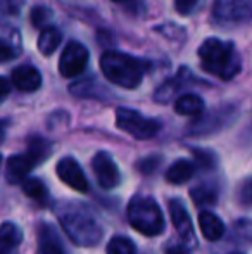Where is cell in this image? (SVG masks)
<instances>
[{"instance_id": "cell-1", "label": "cell", "mask_w": 252, "mask_h": 254, "mask_svg": "<svg viewBox=\"0 0 252 254\" xmlns=\"http://www.w3.org/2000/svg\"><path fill=\"white\" fill-rule=\"evenodd\" d=\"M57 218L67 237L81 248H94L104 235V228L101 227L95 214L83 204H61L57 207Z\"/></svg>"}, {"instance_id": "cell-2", "label": "cell", "mask_w": 252, "mask_h": 254, "mask_svg": "<svg viewBox=\"0 0 252 254\" xmlns=\"http://www.w3.org/2000/svg\"><path fill=\"white\" fill-rule=\"evenodd\" d=\"M197 54L202 69L221 80H232L242 69V59L232 42L219 40L216 37L205 38Z\"/></svg>"}, {"instance_id": "cell-3", "label": "cell", "mask_w": 252, "mask_h": 254, "mask_svg": "<svg viewBox=\"0 0 252 254\" xmlns=\"http://www.w3.org/2000/svg\"><path fill=\"white\" fill-rule=\"evenodd\" d=\"M101 69L111 83L133 90V88L140 87L142 78L147 69V63L130 56V54L107 51L101 57Z\"/></svg>"}, {"instance_id": "cell-4", "label": "cell", "mask_w": 252, "mask_h": 254, "mask_svg": "<svg viewBox=\"0 0 252 254\" xmlns=\"http://www.w3.org/2000/svg\"><path fill=\"white\" fill-rule=\"evenodd\" d=\"M128 221L130 225L145 237H155L164 232V216L154 201L149 195H135L128 204Z\"/></svg>"}, {"instance_id": "cell-5", "label": "cell", "mask_w": 252, "mask_h": 254, "mask_svg": "<svg viewBox=\"0 0 252 254\" xmlns=\"http://www.w3.org/2000/svg\"><path fill=\"white\" fill-rule=\"evenodd\" d=\"M116 125L119 130L130 133L133 138L138 140H149L155 137L161 130V125L152 118H145L140 113L128 107H118L116 109Z\"/></svg>"}, {"instance_id": "cell-6", "label": "cell", "mask_w": 252, "mask_h": 254, "mask_svg": "<svg viewBox=\"0 0 252 254\" xmlns=\"http://www.w3.org/2000/svg\"><path fill=\"white\" fill-rule=\"evenodd\" d=\"M88 59L90 56H88L85 45L78 44V42H69L59 57V73L67 80L80 76L87 67Z\"/></svg>"}, {"instance_id": "cell-7", "label": "cell", "mask_w": 252, "mask_h": 254, "mask_svg": "<svg viewBox=\"0 0 252 254\" xmlns=\"http://www.w3.org/2000/svg\"><path fill=\"white\" fill-rule=\"evenodd\" d=\"M92 166H94V173L102 189L109 190V189H114L119 185L121 175H119L118 164L114 163V159H112V156L109 152H99L92 161Z\"/></svg>"}, {"instance_id": "cell-8", "label": "cell", "mask_w": 252, "mask_h": 254, "mask_svg": "<svg viewBox=\"0 0 252 254\" xmlns=\"http://www.w3.org/2000/svg\"><path fill=\"white\" fill-rule=\"evenodd\" d=\"M252 14V0H216L212 16L225 23H237Z\"/></svg>"}, {"instance_id": "cell-9", "label": "cell", "mask_w": 252, "mask_h": 254, "mask_svg": "<svg viewBox=\"0 0 252 254\" xmlns=\"http://www.w3.org/2000/svg\"><path fill=\"white\" fill-rule=\"evenodd\" d=\"M55 171H57V177L61 178L67 187H71L76 192H88V180L76 159H73V157H62L57 163Z\"/></svg>"}, {"instance_id": "cell-10", "label": "cell", "mask_w": 252, "mask_h": 254, "mask_svg": "<svg viewBox=\"0 0 252 254\" xmlns=\"http://www.w3.org/2000/svg\"><path fill=\"white\" fill-rule=\"evenodd\" d=\"M169 214H171V221H173V225H175L176 232H178L180 239H182L189 248L195 246L194 225H192L190 214H189V211L185 209V206L180 201H176V199H173V201H169Z\"/></svg>"}, {"instance_id": "cell-11", "label": "cell", "mask_w": 252, "mask_h": 254, "mask_svg": "<svg viewBox=\"0 0 252 254\" xmlns=\"http://www.w3.org/2000/svg\"><path fill=\"white\" fill-rule=\"evenodd\" d=\"M33 166H37V164L28 157V154L12 156L5 164V180L10 185L23 184L28 175H30V171L33 170Z\"/></svg>"}, {"instance_id": "cell-12", "label": "cell", "mask_w": 252, "mask_h": 254, "mask_svg": "<svg viewBox=\"0 0 252 254\" xmlns=\"http://www.w3.org/2000/svg\"><path fill=\"white\" fill-rule=\"evenodd\" d=\"M12 85L21 92H35L42 87V74L33 66H19L10 74Z\"/></svg>"}, {"instance_id": "cell-13", "label": "cell", "mask_w": 252, "mask_h": 254, "mask_svg": "<svg viewBox=\"0 0 252 254\" xmlns=\"http://www.w3.org/2000/svg\"><path fill=\"white\" fill-rule=\"evenodd\" d=\"M199 227H201L202 235L211 242L219 241L225 234V223L211 211H202L199 214Z\"/></svg>"}, {"instance_id": "cell-14", "label": "cell", "mask_w": 252, "mask_h": 254, "mask_svg": "<svg viewBox=\"0 0 252 254\" xmlns=\"http://www.w3.org/2000/svg\"><path fill=\"white\" fill-rule=\"evenodd\" d=\"M38 248L40 254H64L62 242L55 230L49 225H42L38 232Z\"/></svg>"}, {"instance_id": "cell-15", "label": "cell", "mask_w": 252, "mask_h": 254, "mask_svg": "<svg viewBox=\"0 0 252 254\" xmlns=\"http://www.w3.org/2000/svg\"><path fill=\"white\" fill-rule=\"evenodd\" d=\"M23 242V230L16 223L5 221L0 227V254H9Z\"/></svg>"}, {"instance_id": "cell-16", "label": "cell", "mask_w": 252, "mask_h": 254, "mask_svg": "<svg viewBox=\"0 0 252 254\" xmlns=\"http://www.w3.org/2000/svg\"><path fill=\"white\" fill-rule=\"evenodd\" d=\"M195 173V164L189 159H178L166 171V180L173 185H182L189 182Z\"/></svg>"}, {"instance_id": "cell-17", "label": "cell", "mask_w": 252, "mask_h": 254, "mask_svg": "<svg viewBox=\"0 0 252 254\" xmlns=\"http://www.w3.org/2000/svg\"><path fill=\"white\" fill-rule=\"evenodd\" d=\"M204 101L195 94H185L175 102V111L182 116H201L204 113Z\"/></svg>"}, {"instance_id": "cell-18", "label": "cell", "mask_w": 252, "mask_h": 254, "mask_svg": "<svg viewBox=\"0 0 252 254\" xmlns=\"http://www.w3.org/2000/svg\"><path fill=\"white\" fill-rule=\"evenodd\" d=\"M62 42V33L54 26L45 28L40 33V38H38V51H40L44 56H52L57 47Z\"/></svg>"}, {"instance_id": "cell-19", "label": "cell", "mask_w": 252, "mask_h": 254, "mask_svg": "<svg viewBox=\"0 0 252 254\" xmlns=\"http://www.w3.org/2000/svg\"><path fill=\"white\" fill-rule=\"evenodd\" d=\"M23 190L30 199H33L38 204L49 202V189L40 178H26L23 182Z\"/></svg>"}, {"instance_id": "cell-20", "label": "cell", "mask_w": 252, "mask_h": 254, "mask_svg": "<svg viewBox=\"0 0 252 254\" xmlns=\"http://www.w3.org/2000/svg\"><path fill=\"white\" fill-rule=\"evenodd\" d=\"M50 151H52L50 142L45 140V138L31 137L30 142H28V152L26 154L35 164L44 163V161L50 156Z\"/></svg>"}, {"instance_id": "cell-21", "label": "cell", "mask_w": 252, "mask_h": 254, "mask_svg": "<svg viewBox=\"0 0 252 254\" xmlns=\"http://www.w3.org/2000/svg\"><path fill=\"white\" fill-rule=\"evenodd\" d=\"M190 195L194 197V202L197 206H209V204L216 202V190L209 185H199V187L192 189Z\"/></svg>"}, {"instance_id": "cell-22", "label": "cell", "mask_w": 252, "mask_h": 254, "mask_svg": "<svg viewBox=\"0 0 252 254\" xmlns=\"http://www.w3.org/2000/svg\"><path fill=\"white\" fill-rule=\"evenodd\" d=\"M52 17H54V14H52V10L49 9V7L37 5V7H33V10H31L30 21L35 28H40V30L44 31L45 28H49V23L52 21Z\"/></svg>"}, {"instance_id": "cell-23", "label": "cell", "mask_w": 252, "mask_h": 254, "mask_svg": "<svg viewBox=\"0 0 252 254\" xmlns=\"http://www.w3.org/2000/svg\"><path fill=\"white\" fill-rule=\"evenodd\" d=\"M107 254H135V246L128 237H114L107 244Z\"/></svg>"}, {"instance_id": "cell-24", "label": "cell", "mask_w": 252, "mask_h": 254, "mask_svg": "<svg viewBox=\"0 0 252 254\" xmlns=\"http://www.w3.org/2000/svg\"><path fill=\"white\" fill-rule=\"evenodd\" d=\"M239 202L242 206L252 207V177L244 180L239 187Z\"/></svg>"}, {"instance_id": "cell-25", "label": "cell", "mask_w": 252, "mask_h": 254, "mask_svg": "<svg viewBox=\"0 0 252 254\" xmlns=\"http://www.w3.org/2000/svg\"><path fill=\"white\" fill-rule=\"evenodd\" d=\"M199 0H175V9L178 14H182V16H189L192 10L195 9V5H197Z\"/></svg>"}, {"instance_id": "cell-26", "label": "cell", "mask_w": 252, "mask_h": 254, "mask_svg": "<svg viewBox=\"0 0 252 254\" xmlns=\"http://www.w3.org/2000/svg\"><path fill=\"white\" fill-rule=\"evenodd\" d=\"M157 166H159V157H155V156H151V157H147V159H142L140 163H138L140 171L145 175L154 173V171L157 170Z\"/></svg>"}, {"instance_id": "cell-27", "label": "cell", "mask_w": 252, "mask_h": 254, "mask_svg": "<svg viewBox=\"0 0 252 254\" xmlns=\"http://www.w3.org/2000/svg\"><path fill=\"white\" fill-rule=\"evenodd\" d=\"M195 154V159L199 161V163L202 164L204 168H212L216 163L214 159V154L212 152H207V151H194Z\"/></svg>"}, {"instance_id": "cell-28", "label": "cell", "mask_w": 252, "mask_h": 254, "mask_svg": "<svg viewBox=\"0 0 252 254\" xmlns=\"http://www.w3.org/2000/svg\"><path fill=\"white\" fill-rule=\"evenodd\" d=\"M16 56H17V52L12 45H9L7 42L0 40V63H7V61L14 59Z\"/></svg>"}, {"instance_id": "cell-29", "label": "cell", "mask_w": 252, "mask_h": 254, "mask_svg": "<svg viewBox=\"0 0 252 254\" xmlns=\"http://www.w3.org/2000/svg\"><path fill=\"white\" fill-rule=\"evenodd\" d=\"M21 3H23V0H0V9L3 12L17 14L21 9Z\"/></svg>"}, {"instance_id": "cell-30", "label": "cell", "mask_w": 252, "mask_h": 254, "mask_svg": "<svg viewBox=\"0 0 252 254\" xmlns=\"http://www.w3.org/2000/svg\"><path fill=\"white\" fill-rule=\"evenodd\" d=\"M10 94V81L5 80L3 76H0V102L5 101Z\"/></svg>"}, {"instance_id": "cell-31", "label": "cell", "mask_w": 252, "mask_h": 254, "mask_svg": "<svg viewBox=\"0 0 252 254\" xmlns=\"http://www.w3.org/2000/svg\"><path fill=\"white\" fill-rule=\"evenodd\" d=\"M111 2L118 3V5L126 7V9H130V10H133V9L140 10V9L137 7V3H142V0H111Z\"/></svg>"}, {"instance_id": "cell-32", "label": "cell", "mask_w": 252, "mask_h": 254, "mask_svg": "<svg viewBox=\"0 0 252 254\" xmlns=\"http://www.w3.org/2000/svg\"><path fill=\"white\" fill-rule=\"evenodd\" d=\"M166 254H189L187 251V248H183V246H168V249H166Z\"/></svg>"}, {"instance_id": "cell-33", "label": "cell", "mask_w": 252, "mask_h": 254, "mask_svg": "<svg viewBox=\"0 0 252 254\" xmlns=\"http://www.w3.org/2000/svg\"><path fill=\"white\" fill-rule=\"evenodd\" d=\"M3 138H5V123L0 120V144L3 142Z\"/></svg>"}, {"instance_id": "cell-34", "label": "cell", "mask_w": 252, "mask_h": 254, "mask_svg": "<svg viewBox=\"0 0 252 254\" xmlns=\"http://www.w3.org/2000/svg\"><path fill=\"white\" fill-rule=\"evenodd\" d=\"M0 166H2V156H0Z\"/></svg>"}, {"instance_id": "cell-35", "label": "cell", "mask_w": 252, "mask_h": 254, "mask_svg": "<svg viewBox=\"0 0 252 254\" xmlns=\"http://www.w3.org/2000/svg\"><path fill=\"white\" fill-rule=\"evenodd\" d=\"M232 254H240V253H232Z\"/></svg>"}]
</instances>
